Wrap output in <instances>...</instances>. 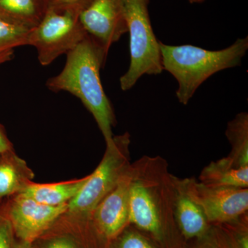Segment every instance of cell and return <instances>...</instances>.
<instances>
[{
	"instance_id": "cell-25",
	"label": "cell",
	"mask_w": 248,
	"mask_h": 248,
	"mask_svg": "<svg viewBox=\"0 0 248 248\" xmlns=\"http://www.w3.org/2000/svg\"><path fill=\"white\" fill-rule=\"evenodd\" d=\"M14 56V50H10V51L5 52V53L0 54V66L6 62L12 60Z\"/></svg>"
},
{
	"instance_id": "cell-22",
	"label": "cell",
	"mask_w": 248,
	"mask_h": 248,
	"mask_svg": "<svg viewBox=\"0 0 248 248\" xmlns=\"http://www.w3.org/2000/svg\"><path fill=\"white\" fill-rule=\"evenodd\" d=\"M188 242L186 243V248H226L213 226L203 237Z\"/></svg>"
},
{
	"instance_id": "cell-19",
	"label": "cell",
	"mask_w": 248,
	"mask_h": 248,
	"mask_svg": "<svg viewBox=\"0 0 248 248\" xmlns=\"http://www.w3.org/2000/svg\"><path fill=\"white\" fill-rule=\"evenodd\" d=\"M110 248H161L149 235L129 225L108 244Z\"/></svg>"
},
{
	"instance_id": "cell-4",
	"label": "cell",
	"mask_w": 248,
	"mask_h": 248,
	"mask_svg": "<svg viewBox=\"0 0 248 248\" xmlns=\"http://www.w3.org/2000/svg\"><path fill=\"white\" fill-rule=\"evenodd\" d=\"M130 135L115 136L106 143L107 148L100 163L88 176L76 197L68 203L66 213L82 219H91L98 204L117 185L130 164Z\"/></svg>"
},
{
	"instance_id": "cell-8",
	"label": "cell",
	"mask_w": 248,
	"mask_h": 248,
	"mask_svg": "<svg viewBox=\"0 0 248 248\" xmlns=\"http://www.w3.org/2000/svg\"><path fill=\"white\" fill-rule=\"evenodd\" d=\"M19 241L33 244L66 213L67 205L50 206L17 195L1 204Z\"/></svg>"
},
{
	"instance_id": "cell-14",
	"label": "cell",
	"mask_w": 248,
	"mask_h": 248,
	"mask_svg": "<svg viewBox=\"0 0 248 248\" xmlns=\"http://www.w3.org/2000/svg\"><path fill=\"white\" fill-rule=\"evenodd\" d=\"M199 181L215 187H248V167H236L226 156L204 167Z\"/></svg>"
},
{
	"instance_id": "cell-24",
	"label": "cell",
	"mask_w": 248,
	"mask_h": 248,
	"mask_svg": "<svg viewBox=\"0 0 248 248\" xmlns=\"http://www.w3.org/2000/svg\"><path fill=\"white\" fill-rule=\"evenodd\" d=\"M11 151H14L12 143L8 138L4 127L0 124V155Z\"/></svg>"
},
{
	"instance_id": "cell-23",
	"label": "cell",
	"mask_w": 248,
	"mask_h": 248,
	"mask_svg": "<svg viewBox=\"0 0 248 248\" xmlns=\"http://www.w3.org/2000/svg\"><path fill=\"white\" fill-rule=\"evenodd\" d=\"M91 1V0H48V4L49 6L74 9L81 11Z\"/></svg>"
},
{
	"instance_id": "cell-16",
	"label": "cell",
	"mask_w": 248,
	"mask_h": 248,
	"mask_svg": "<svg viewBox=\"0 0 248 248\" xmlns=\"http://www.w3.org/2000/svg\"><path fill=\"white\" fill-rule=\"evenodd\" d=\"M226 138L232 150L227 157L236 167H248V114L243 112L228 122Z\"/></svg>"
},
{
	"instance_id": "cell-1",
	"label": "cell",
	"mask_w": 248,
	"mask_h": 248,
	"mask_svg": "<svg viewBox=\"0 0 248 248\" xmlns=\"http://www.w3.org/2000/svg\"><path fill=\"white\" fill-rule=\"evenodd\" d=\"M174 197L173 174L164 158L145 155L132 163L130 224L161 248H186L174 218Z\"/></svg>"
},
{
	"instance_id": "cell-21",
	"label": "cell",
	"mask_w": 248,
	"mask_h": 248,
	"mask_svg": "<svg viewBox=\"0 0 248 248\" xmlns=\"http://www.w3.org/2000/svg\"><path fill=\"white\" fill-rule=\"evenodd\" d=\"M40 248H83L71 235L59 234L44 240Z\"/></svg>"
},
{
	"instance_id": "cell-6",
	"label": "cell",
	"mask_w": 248,
	"mask_h": 248,
	"mask_svg": "<svg viewBox=\"0 0 248 248\" xmlns=\"http://www.w3.org/2000/svg\"><path fill=\"white\" fill-rule=\"evenodd\" d=\"M81 11L49 6L40 24L29 33L28 45L35 47L42 66L73 50L88 34L79 20Z\"/></svg>"
},
{
	"instance_id": "cell-10",
	"label": "cell",
	"mask_w": 248,
	"mask_h": 248,
	"mask_svg": "<svg viewBox=\"0 0 248 248\" xmlns=\"http://www.w3.org/2000/svg\"><path fill=\"white\" fill-rule=\"evenodd\" d=\"M86 33L108 51L128 32L122 0H91L79 14Z\"/></svg>"
},
{
	"instance_id": "cell-27",
	"label": "cell",
	"mask_w": 248,
	"mask_h": 248,
	"mask_svg": "<svg viewBox=\"0 0 248 248\" xmlns=\"http://www.w3.org/2000/svg\"><path fill=\"white\" fill-rule=\"evenodd\" d=\"M191 4H199V3L203 2L205 0H188Z\"/></svg>"
},
{
	"instance_id": "cell-7",
	"label": "cell",
	"mask_w": 248,
	"mask_h": 248,
	"mask_svg": "<svg viewBox=\"0 0 248 248\" xmlns=\"http://www.w3.org/2000/svg\"><path fill=\"white\" fill-rule=\"evenodd\" d=\"M181 180L212 226L232 221L248 212V187L209 186L195 178Z\"/></svg>"
},
{
	"instance_id": "cell-11",
	"label": "cell",
	"mask_w": 248,
	"mask_h": 248,
	"mask_svg": "<svg viewBox=\"0 0 248 248\" xmlns=\"http://www.w3.org/2000/svg\"><path fill=\"white\" fill-rule=\"evenodd\" d=\"M174 197V218L178 231L185 242L200 239L212 228L202 209L190 198L183 186L181 178L173 175Z\"/></svg>"
},
{
	"instance_id": "cell-3",
	"label": "cell",
	"mask_w": 248,
	"mask_h": 248,
	"mask_svg": "<svg viewBox=\"0 0 248 248\" xmlns=\"http://www.w3.org/2000/svg\"><path fill=\"white\" fill-rule=\"evenodd\" d=\"M163 69L177 81L176 95L187 105L201 85L210 77L241 64L248 49V37L239 38L231 46L209 50L192 45L170 46L159 42Z\"/></svg>"
},
{
	"instance_id": "cell-12",
	"label": "cell",
	"mask_w": 248,
	"mask_h": 248,
	"mask_svg": "<svg viewBox=\"0 0 248 248\" xmlns=\"http://www.w3.org/2000/svg\"><path fill=\"white\" fill-rule=\"evenodd\" d=\"M35 174L14 151L0 155V205L33 182Z\"/></svg>"
},
{
	"instance_id": "cell-9",
	"label": "cell",
	"mask_w": 248,
	"mask_h": 248,
	"mask_svg": "<svg viewBox=\"0 0 248 248\" xmlns=\"http://www.w3.org/2000/svg\"><path fill=\"white\" fill-rule=\"evenodd\" d=\"M132 163L117 185L94 209L91 222L96 234L106 246L130 225L129 192Z\"/></svg>"
},
{
	"instance_id": "cell-18",
	"label": "cell",
	"mask_w": 248,
	"mask_h": 248,
	"mask_svg": "<svg viewBox=\"0 0 248 248\" xmlns=\"http://www.w3.org/2000/svg\"><path fill=\"white\" fill-rule=\"evenodd\" d=\"M31 30L0 15V54L28 45Z\"/></svg>"
},
{
	"instance_id": "cell-13",
	"label": "cell",
	"mask_w": 248,
	"mask_h": 248,
	"mask_svg": "<svg viewBox=\"0 0 248 248\" xmlns=\"http://www.w3.org/2000/svg\"><path fill=\"white\" fill-rule=\"evenodd\" d=\"M87 178L88 176H86L76 180L54 184H42L32 182L19 195L50 206L67 205L76 197Z\"/></svg>"
},
{
	"instance_id": "cell-17",
	"label": "cell",
	"mask_w": 248,
	"mask_h": 248,
	"mask_svg": "<svg viewBox=\"0 0 248 248\" xmlns=\"http://www.w3.org/2000/svg\"><path fill=\"white\" fill-rule=\"evenodd\" d=\"M213 226L226 248H248V212L232 221Z\"/></svg>"
},
{
	"instance_id": "cell-26",
	"label": "cell",
	"mask_w": 248,
	"mask_h": 248,
	"mask_svg": "<svg viewBox=\"0 0 248 248\" xmlns=\"http://www.w3.org/2000/svg\"><path fill=\"white\" fill-rule=\"evenodd\" d=\"M14 248H34L33 244H29V243L22 242L19 241V243L15 244Z\"/></svg>"
},
{
	"instance_id": "cell-5",
	"label": "cell",
	"mask_w": 248,
	"mask_h": 248,
	"mask_svg": "<svg viewBox=\"0 0 248 248\" xmlns=\"http://www.w3.org/2000/svg\"><path fill=\"white\" fill-rule=\"evenodd\" d=\"M150 0H122L124 17L130 36V62L126 73L121 77V89L128 91L144 75H159L164 71L159 42L152 27Z\"/></svg>"
},
{
	"instance_id": "cell-15",
	"label": "cell",
	"mask_w": 248,
	"mask_h": 248,
	"mask_svg": "<svg viewBox=\"0 0 248 248\" xmlns=\"http://www.w3.org/2000/svg\"><path fill=\"white\" fill-rule=\"evenodd\" d=\"M48 6V0H0V15L32 29L43 19Z\"/></svg>"
},
{
	"instance_id": "cell-20",
	"label": "cell",
	"mask_w": 248,
	"mask_h": 248,
	"mask_svg": "<svg viewBox=\"0 0 248 248\" xmlns=\"http://www.w3.org/2000/svg\"><path fill=\"white\" fill-rule=\"evenodd\" d=\"M15 234L12 226L0 205V248H14Z\"/></svg>"
},
{
	"instance_id": "cell-2",
	"label": "cell",
	"mask_w": 248,
	"mask_h": 248,
	"mask_svg": "<svg viewBox=\"0 0 248 248\" xmlns=\"http://www.w3.org/2000/svg\"><path fill=\"white\" fill-rule=\"evenodd\" d=\"M107 51L89 35L66 54L62 71L47 80L46 85L55 93L68 92L80 99L92 114L106 143L113 138L115 112L103 89L100 71L107 61Z\"/></svg>"
}]
</instances>
